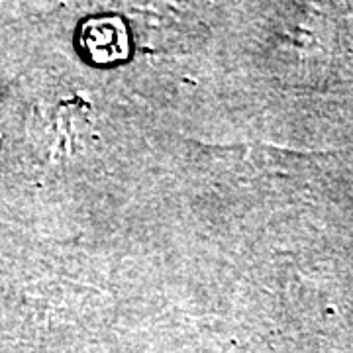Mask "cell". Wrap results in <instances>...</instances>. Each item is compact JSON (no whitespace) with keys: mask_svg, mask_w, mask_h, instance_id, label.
Instances as JSON below:
<instances>
[{"mask_svg":"<svg viewBox=\"0 0 353 353\" xmlns=\"http://www.w3.org/2000/svg\"><path fill=\"white\" fill-rule=\"evenodd\" d=\"M81 43L87 55L101 65H110L124 59L130 51L124 22L114 16L90 18L81 30Z\"/></svg>","mask_w":353,"mask_h":353,"instance_id":"6da1fadb","label":"cell"}]
</instances>
